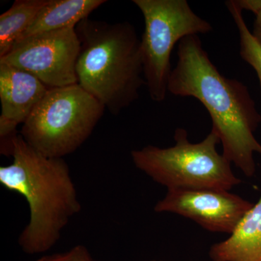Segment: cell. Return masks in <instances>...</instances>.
Instances as JSON below:
<instances>
[{"label":"cell","mask_w":261,"mask_h":261,"mask_svg":"<svg viewBox=\"0 0 261 261\" xmlns=\"http://www.w3.org/2000/svg\"><path fill=\"white\" fill-rule=\"evenodd\" d=\"M252 34L261 46V11L255 15V20L254 22L253 30H252Z\"/></svg>","instance_id":"cell-16"},{"label":"cell","mask_w":261,"mask_h":261,"mask_svg":"<svg viewBox=\"0 0 261 261\" xmlns=\"http://www.w3.org/2000/svg\"><path fill=\"white\" fill-rule=\"evenodd\" d=\"M177 56L168 92L195 98L203 105L222 145L223 155L247 177H252L256 172L254 154H261V144L254 135L261 116L247 86L221 74L199 36L182 39Z\"/></svg>","instance_id":"cell-1"},{"label":"cell","mask_w":261,"mask_h":261,"mask_svg":"<svg viewBox=\"0 0 261 261\" xmlns=\"http://www.w3.org/2000/svg\"><path fill=\"white\" fill-rule=\"evenodd\" d=\"M36 261H42V260H41V258H39V259H38V260H36Z\"/></svg>","instance_id":"cell-18"},{"label":"cell","mask_w":261,"mask_h":261,"mask_svg":"<svg viewBox=\"0 0 261 261\" xmlns=\"http://www.w3.org/2000/svg\"><path fill=\"white\" fill-rule=\"evenodd\" d=\"M253 206L230 191L219 189L168 190L154 205L156 213L179 215L211 232H233Z\"/></svg>","instance_id":"cell-8"},{"label":"cell","mask_w":261,"mask_h":261,"mask_svg":"<svg viewBox=\"0 0 261 261\" xmlns=\"http://www.w3.org/2000/svg\"><path fill=\"white\" fill-rule=\"evenodd\" d=\"M49 89L32 73L0 63L2 154L11 155L17 127L25 123Z\"/></svg>","instance_id":"cell-9"},{"label":"cell","mask_w":261,"mask_h":261,"mask_svg":"<svg viewBox=\"0 0 261 261\" xmlns=\"http://www.w3.org/2000/svg\"><path fill=\"white\" fill-rule=\"evenodd\" d=\"M185 128L175 130V145L161 148L148 145L132 151L136 167L168 190L219 189L230 191L241 183L231 163L216 146L217 134L211 129L203 140L192 143Z\"/></svg>","instance_id":"cell-4"},{"label":"cell","mask_w":261,"mask_h":261,"mask_svg":"<svg viewBox=\"0 0 261 261\" xmlns=\"http://www.w3.org/2000/svg\"><path fill=\"white\" fill-rule=\"evenodd\" d=\"M42 261H99L94 259L87 247L79 245L68 251L41 257Z\"/></svg>","instance_id":"cell-14"},{"label":"cell","mask_w":261,"mask_h":261,"mask_svg":"<svg viewBox=\"0 0 261 261\" xmlns=\"http://www.w3.org/2000/svg\"><path fill=\"white\" fill-rule=\"evenodd\" d=\"M145 19L141 38L144 76L149 97L166 99L171 76V53L176 43L189 36L205 34L211 24L200 18L186 0H134Z\"/></svg>","instance_id":"cell-6"},{"label":"cell","mask_w":261,"mask_h":261,"mask_svg":"<svg viewBox=\"0 0 261 261\" xmlns=\"http://www.w3.org/2000/svg\"><path fill=\"white\" fill-rule=\"evenodd\" d=\"M145 261H165V260H145Z\"/></svg>","instance_id":"cell-17"},{"label":"cell","mask_w":261,"mask_h":261,"mask_svg":"<svg viewBox=\"0 0 261 261\" xmlns=\"http://www.w3.org/2000/svg\"><path fill=\"white\" fill-rule=\"evenodd\" d=\"M231 13L240 34V54L244 61L251 65L256 72L260 82L261 92V46L252 35L243 18V10L240 9L237 0L225 3Z\"/></svg>","instance_id":"cell-13"},{"label":"cell","mask_w":261,"mask_h":261,"mask_svg":"<svg viewBox=\"0 0 261 261\" xmlns=\"http://www.w3.org/2000/svg\"><path fill=\"white\" fill-rule=\"evenodd\" d=\"M80 41L78 84L113 115L129 107L146 85L141 39L128 22L86 18L75 27Z\"/></svg>","instance_id":"cell-3"},{"label":"cell","mask_w":261,"mask_h":261,"mask_svg":"<svg viewBox=\"0 0 261 261\" xmlns=\"http://www.w3.org/2000/svg\"><path fill=\"white\" fill-rule=\"evenodd\" d=\"M11 164L0 167V184L25 197L30 219L18 238L29 255L50 250L70 220L82 209L69 167L63 159L39 153L17 135L12 142Z\"/></svg>","instance_id":"cell-2"},{"label":"cell","mask_w":261,"mask_h":261,"mask_svg":"<svg viewBox=\"0 0 261 261\" xmlns=\"http://www.w3.org/2000/svg\"><path fill=\"white\" fill-rule=\"evenodd\" d=\"M106 3V0H49L18 40L41 33L75 28Z\"/></svg>","instance_id":"cell-11"},{"label":"cell","mask_w":261,"mask_h":261,"mask_svg":"<svg viewBox=\"0 0 261 261\" xmlns=\"http://www.w3.org/2000/svg\"><path fill=\"white\" fill-rule=\"evenodd\" d=\"M242 10H249L255 15L261 11V0H237Z\"/></svg>","instance_id":"cell-15"},{"label":"cell","mask_w":261,"mask_h":261,"mask_svg":"<svg viewBox=\"0 0 261 261\" xmlns=\"http://www.w3.org/2000/svg\"><path fill=\"white\" fill-rule=\"evenodd\" d=\"M211 261H261V194L226 240L209 250Z\"/></svg>","instance_id":"cell-10"},{"label":"cell","mask_w":261,"mask_h":261,"mask_svg":"<svg viewBox=\"0 0 261 261\" xmlns=\"http://www.w3.org/2000/svg\"><path fill=\"white\" fill-rule=\"evenodd\" d=\"M105 110L80 84L50 88L23 123L20 135L43 155L63 159L90 137Z\"/></svg>","instance_id":"cell-5"},{"label":"cell","mask_w":261,"mask_h":261,"mask_svg":"<svg viewBox=\"0 0 261 261\" xmlns=\"http://www.w3.org/2000/svg\"><path fill=\"white\" fill-rule=\"evenodd\" d=\"M80 41L75 28L41 33L15 42L0 63L35 75L48 88L78 84Z\"/></svg>","instance_id":"cell-7"},{"label":"cell","mask_w":261,"mask_h":261,"mask_svg":"<svg viewBox=\"0 0 261 261\" xmlns=\"http://www.w3.org/2000/svg\"><path fill=\"white\" fill-rule=\"evenodd\" d=\"M49 0H17L0 15V58L11 49Z\"/></svg>","instance_id":"cell-12"}]
</instances>
